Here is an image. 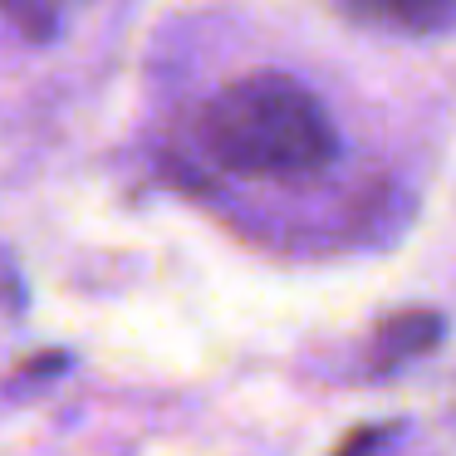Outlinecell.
<instances>
[{
	"label": "cell",
	"instance_id": "cell-2",
	"mask_svg": "<svg viewBox=\"0 0 456 456\" xmlns=\"http://www.w3.org/2000/svg\"><path fill=\"white\" fill-rule=\"evenodd\" d=\"M446 324L436 309H403V314H387L373 329V373H397L403 363L432 354L442 344Z\"/></svg>",
	"mask_w": 456,
	"mask_h": 456
},
{
	"label": "cell",
	"instance_id": "cell-4",
	"mask_svg": "<svg viewBox=\"0 0 456 456\" xmlns=\"http://www.w3.org/2000/svg\"><path fill=\"white\" fill-rule=\"evenodd\" d=\"M387 436H393V427H358V432L348 436L334 456H363V452H373V446H383Z\"/></svg>",
	"mask_w": 456,
	"mask_h": 456
},
{
	"label": "cell",
	"instance_id": "cell-3",
	"mask_svg": "<svg viewBox=\"0 0 456 456\" xmlns=\"http://www.w3.org/2000/svg\"><path fill=\"white\" fill-rule=\"evenodd\" d=\"M344 5L358 20L403 35H436L456 25V0H344Z\"/></svg>",
	"mask_w": 456,
	"mask_h": 456
},
{
	"label": "cell",
	"instance_id": "cell-1",
	"mask_svg": "<svg viewBox=\"0 0 456 456\" xmlns=\"http://www.w3.org/2000/svg\"><path fill=\"white\" fill-rule=\"evenodd\" d=\"M197 138L211 162L236 177H319L338 152V133L319 94L289 74H246L201 103Z\"/></svg>",
	"mask_w": 456,
	"mask_h": 456
}]
</instances>
